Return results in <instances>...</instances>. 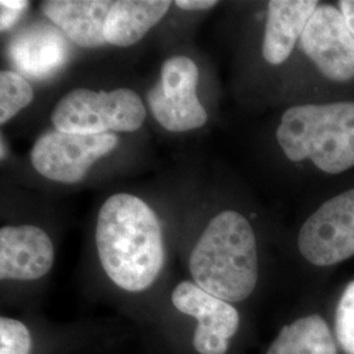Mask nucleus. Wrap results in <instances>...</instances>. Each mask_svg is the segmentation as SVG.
<instances>
[{
	"label": "nucleus",
	"instance_id": "18",
	"mask_svg": "<svg viewBox=\"0 0 354 354\" xmlns=\"http://www.w3.org/2000/svg\"><path fill=\"white\" fill-rule=\"evenodd\" d=\"M32 336L26 324L11 317L0 319V354H29Z\"/></svg>",
	"mask_w": 354,
	"mask_h": 354
},
{
	"label": "nucleus",
	"instance_id": "17",
	"mask_svg": "<svg viewBox=\"0 0 354 354\" xmlns=\"http://www.w3.org/2000/svg\"><path fill=\"white\" fill-rule=\"evenodd\" d=\"M335 327L344 352L354 354V281L342 292L336 310Z\"/></svg>",
	"mask_w": 354,
	"mask_h": 354
},
{
	"label": "nucleus",
	"instance_id": "5",
	"mask_svg": "<svg viewBox=\"0 0 354 354\" xmlns=\"http://www.w3.org/2000/svg\"><path fill=\"white\" fill-rule=\"evenodd\" d=\"M198 68L184 55L165 61L160 80L147 93L155 120L168 131L183 133L203 127L207 113L197 97Z\"/></svg>",
	"mask_w": 354,
	"mask_h": 354
},
{
	"label": "nucleus",
	"instance_id": "1",
	"mask_svg": "<svg viewBox=\"0 0 354 354\" xmlns=\"http://www.w3.org/2000/svg\"><path fill=\"white\" fill-rule=\"evenodd\" d=\"M96 247L106 276L129 292L149 289L165 266L160 222L133 194L117 193L104 203L97 215Z\"/></svg>",
	"mask_w": 354,
	"mask_h": 354
},
{
	"label": "nucleus",
	"instance_id": "10",
	"mask_svg": "<svg viewBox=\"0 0 354 354\" xmlns=\"http://www.w3.org/2000/svg\"><path fill=\"white\" fill-rule=\"evenodd\" d=\"M50 236L32 225L0 230V279L33 281L50 272L54 264Z\"/></svg>",
	"mask_w": 354,
	"mask_h": 354
},
{
	"label": "nucleus",
	"instance_id": "14",
	"mask_svg": "<svg viewBox=\"0 0 354 354\" xmlns=\"http://www.w3.org/2000/svg\"><path fill=\"white\" fill-rule=\"evenodd\" d=\"M11 53L15 64L35 76L49 74L64 61V41L46 26L24 30L15 38Z\"/></svg>",
	"mask_w": 354,
	"mask_h": 354
},
{
	"label": "nucleus",
	"instance_id": "6",
	"mask_svg": "<svg viewBox=\"0 0 354 354\" xmlns=\"http://www.w3.org/2000/svg\"><path fill=\"white\" fill-rule=\"evenodd\" d=\"M118 138L108 134H75L50 131L41 136L30 152L35 169L57 183L75 184L100 158L113 151Z\"/></svg>",
	"mask_w": 354,
	"mask_h": 354
},
{
	"label": "nucleus",
	"instance_id": "9",
	"mask_svg": "<svg viewBox=\"0 0 354 354\" xmlns=\"http://www.w3.org/2000/svg\"><path fill=\"white\" fill-rule=\"evenodd\" d=\"M301 46L326 77L333 82L354 77V36L340 10L317 7L304 28Z\"/></svg>",
	"mask_w": 354,
	"mask_h": 354
},
{
	"label": "nucleus",
	"instance_id": "4",
	"mask_svg": "<svg viewBox=\"0 0 354 354\" xmlns=\"http://www.w3.org/2000/svg\"><path fill=\"white\" fill-rule=\"evenodd\" d=\"M146 120L140 96L129 88L105 92L76 88L57 102L51 121L55 130L75 134L136 131Z\"/></svg>",
	"mask_w": 354,
	"mask_h": 354
},
{
	"label": "nucleus",
	"instance_id": "3",
	"mask_svg": "<svg viewBox=\"0 0 354 354\" xmlns=\"http://www.w3.org/2000/svg\"><path fill=\"white\" fill-rule=\"evenodd\" d=\"M277 140L291 162L310 159L326 174L354 167V102L307 104L282 114Z\"/></svg>",
	"mask_w": 354,
	"mask_h": 354
},
{
	"label": "nucleus",
	"instance_id": "20",
	"mask_svg": "<svg viewBox=\"0 0 354 354\" xmlns=\"http://www.w3.org/2000/svg\"><path fill=\"white\" fill-rule=\"evenodd\" d=\"M218 4L215 0H176L175 6L187 11H205Z\"/></svg>",
	"mask_w": 354,
	"mask_h": 354
},
{
	"label": "nucleus",
	"instance_id": "7",
	"mask_svg": "<svg viewBox=\"0 0 354 354\" xmlns=\"http://www.w3.org/2000/svg\"><path fill=\"white\" fill-rule=\"evenodd\" d=\"M299 252L317 266L339 264L354 256V189L323 203L301 227Z\"/></svg>",
	"mask_w": 354,
	"mask_h": 354
},
{
	"label": "nucleus",
	"instance_id": "8",
	"mask_svg": "<svg viewBox=\"0 0 354 354\" xmlns=\"http://www.w3.org/2000/svg\"><path fill=\"white\" fill-rule=\"evenodd\" d=\"M172 304L185 315L197 320L193 346L200 354H226L230 342L239 328L236 308L203 290L190 281H183L172 291Z\"/></svg>",
	"mask_w": 354,
	"mask_h": 354
},
{
	"label": "nucleus",
	"instance_id": "19",
	"mask_svg": "<svg viewBox=\"0 0 354 354\" xmlns=\"http://www.w3.org/2000/svg\"><path fill=\"white\" fill-rule=\"evenodd\" d=\"M29 6V1L26 0H1L0 1V10H1V17H0V28L1 32L8 30L16 21L21 17L26 8Z\"/></svg>",
	"mask_w": 354,
	"mask_h": 354
},
{
	"label": "nucleus",
	"instance_id": "12",
	"mask_svg": "<svg viewBox=\"0 0 354 354\" xmlns=\"http://www.w3.org/2000/svg\"><path fill=\"white\" fill-rule=\"evenodd\" d=\"M315 0H272L268 4L263 55L270 64H283L317 11Z\"/></svg>",
	"mask_w": 354,
	"mask_h": 354
},
{
	"label": "nucleus",
	"instance_id": "11",
	"mask_svg": "<svg viewBox=\"0 0 354 354\" xmlns=\"http://www.w3.org/2000/svg\"><path fill=\"white\" fill-rule=\"evenodd\" d=\"M112 6L108 0H49L41 8L66 37L89 49L106 44L104 29Z\"/></svg>",
	"mask_w": 354,
	"mask_h": 354
},
{
	"label": "nucleus",
	"instance_id": "13",
	"mask_svg": "<svg viewBox=\"0 0 354 354\" xmlns=\"http://www.w3.org/2000/svg\"><path fill=\"white\" fill-rule=\"evenodd\" d=\"M169 0H118L108 13L104 36L106 44L127 48L137 44L168 12Z\"/></svg>",
	"mask_w": 354,
	"mask_h": 354
},
{
	"label": "nucleus",
	"instance_id": "21",
	"mask_svg": "<svg viewBox=\"0 0 354 354\" xmlns=\"http://www.w3.org/2000/svg\"><path fill=\"white\" fill-rule=\"evenodd\" d=\"M339 6L348 28L354 36V0H342Z\"/></svg>",
	"mask_w": 354,
	"mask_h": 354
},
{
	"label": "nucleus",
	"instance_id": "16",
	"mask_svg": "<svg viewBox=\"0 0 354 354\" xmlns=\"http://www.w3.org/2000/svg\"><path fill=\"white\" fill-rule=\"evenodd\" d=\"M35 92L23 76L3 70L0 73V124H7L33 102Z\"/></svg>",
	"mask_w": 354,
	"mask_h": 354
},
{
	"label": "nucleus",
	"instance_id": "15",
	"mask_svg": "<svg viewBox=\"0 0 354 354\" xmlns=\"http://www.w3.org/2000/svg\"><path fill=\"white\" fill-rule=\"evenodd\" d=\"M266 354H337V349L326 320L310 315L281 329Z\"/></svg>",
	"mask_w": 354,
	"mask_h": 354
},
{
	"label": "nucleus",
	"instance_id": "2",
	"mask_svg": "<svg viewBox=\"0 0 354 354\" xmlns=\"http://www.w3.org/2000/svg\"><path fill=\"white\" fill-rule=\"evenodd\" d=\"M196 285L226 302H241L252 294L259 277L257 244L250 222L232 210L207 223L190 253Z\"/></svg>",
	"mask_w": 354,
	"mask_h": 354
}]
</instances>
